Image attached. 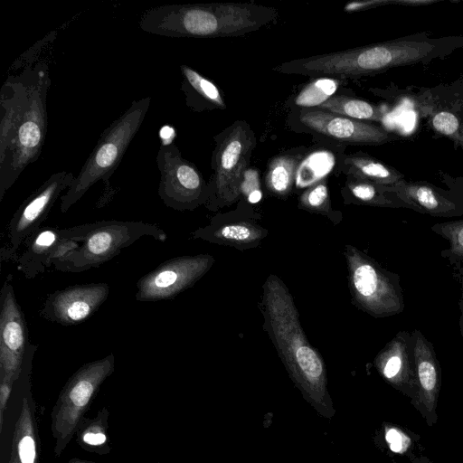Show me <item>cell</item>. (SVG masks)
<instances>
[{"label":"cell","mask_w":463,"mask_h":463,"mask_svg":"<svg viewBox=\"0 0 463 463\" xmlns=\"http://www.w3.org/2000/svg\"><path fill=\"white\" fill-rule=\"evenodd\" d=\"M48 34L12 64L0 90V202L24 170L43 150L48 127L50 57Z\"/></svg>","instance_id":"1"},{"label":"cell","mask_w":463,"mask_h":463,"mask_svg":"<svg viewBox=\"0 0 463 463\" xmlns=\"http://www.w3.org/2000/svg\"><path fill=\"white\" fill-rule=\"evenodd\" d=\"M263 327L290 379L305 400L326 419L335 410L327 388L323 357L307 338L294 298L279 277L270 274L262 286Z\"/></svg>","instance_id":"2"},{"label":"cell","mask_w":463,"mask_h":463,"mask_svg":"<svg viewBox=\"0 0 463 463\" xmlns=\"http://www.w3.org/2000/svg\"><path fill=\"white\" fill-rule=\"evenodd\" d=\"M278 16L273 7L249 3L163 5L145 11L138 25L166 37H238L273 24Z\"/></svg>","instance_id":"3"},{"label":"cell","mask_w":463,"mask_h":463,"mask_svg":"<svg viewBox=\"0 0 463 463\" xmlns=\"http://www.w3.org/2000/svg\"><path fill=\"white\" fill-rule=\"evenodd\" d=\"M438 41L410 36L320 55L298 58L275 66L286 74L310 77L357 78L433 58L441 50Z\"/></svg>","instance_id":"4"},{"label":"cell","mask_w":463,"mask_h":463,"mask_svg":"<svg viewBox=\"0 0 463 463\" xmlns=\"http://www.w3.org/2000/svg\"><path fill=\"white\" fill-rule=\"evenodd\" d=\"M61 236L70 238L79 246L54 261L55 269L82 272L97 268L118 256L138 239L149 236L165 241L167 235L158 225L142 221L103 220L70 228H59Z\"/></svg>","instance_id":"5"},{"label":"cell","mask_w":463,"mask_h":463,"mask_svg":"<svg viewBox=\"0 0 463 463\" xmlns=\"http://www.w3.org/2000/svg\"><path fill=\"white\" fill-rule=\"evenodd\" d=\"M151 104L145 97L130 106L101 133L92 152L71 186L61 196L60 209L65 213L97 182L109 187V178L118 168L131 141L138 132Z\"/></svg>","instance_id":"6"},{"label":"cell","mask_w":463,"mask_h":463,"mask_svg":"<svg viewBox=\"0 0 463 463\" xmlns=\"http://www.w3.org/2000/svg\"><path fill=\"white\" fill-rule=\"evenodd\" d=\"M38 345L29 344L0 425V463H39V432L31 373Z\"/></svg>","instance_id":"7"},{"label":"cell","mask_w":463,"mask_h":463,"mask_svg":"<svg viewBox=\"0 0 463 463\" xmlns=\"http://www.w3.org/2000/svg\"><path fill=\"white\" fill-rule=\"evenodd\" d=\"M115 370V356L103 358L80 366L61 389L51 414V431L55 439L54 454L60 457L76 434L83 415L104 381Z\"/></svg>","instance_id":"8"},{"label":"cell","mask_w":463,"mask_h":463,"mask_svg":"<svg viewBox=\"0 0 463 463\" xmlns=\"http://www.w3.org/2000/svg\"><path fill=\"white\" fill-rule=\"evenodd\" d=\"M212 156L213 176L210 198L205 206L214 211L234 203L241 194V185L256 137L250 125L238 120L215 137Z\"/></svg>","instance_id":"9"},{"label":"cell","mask_w":463,"mask_h":463,"mask_svg":"<svg viewBox=\"0 0 463 463\" xmlns=\"http://www.w3.org/2000/svg\"><path fill=\"white\" fill-rule=\"evenodd\" d=\"M156 161L160 172L158 195L166 207L192 211L207 203L209 184L197 166L183 157L174 142H161Z\"/></svg>","instance_id":"10"},{"label":"cell","mask_w":463,"mask_h":463,"mask_svg":"<svg viewBox=\"0 0 463 463\" xmlns=\"http://www.w3.org/2000/svg\"><path fill=\"white\" fill-rule=\"evenodd\" d=\"M75 175L67 171L52 174L17 208L6 225V243L1 249V260H16L17 251L46 220L51 209Z\"/></svg>","instance_id":"11"},{"label":"cell","mask_w":463,"mask_h":463,"mask_svg":"<svg viewBox=\"0 0 463 463\" xmlns=\"http://www.w3.org/2000/svg\"><path fill=\"white\" fill-rule=\"evenodd\" d=\"M214 262V257L210 254L172 258L138 279L136 299L140 302L172 299L193 287Z\"/></svg>","instance_id":"12"},{"label":"cell","mask_w":463,"mask_h":463,"mask_svg":"<svg viewBox=\"0 0 463 463\" xmlns=\"http://www.w3.org/2000/svg\"><path fill=\"white\" fill-rule=\"evenodd\" d=\"M9 275L0 293V381L19 377L28 345L24 314L17 302Z\"/></svg>","instance_id":"13"},{"label":"cell","mask_w":463,"mask_h":463,"mask_svg":"<svg viewBox=\"0 0 463 463\" xmlns=\"http://www.w3.org/2000/svg\"><path fill=\"white\" fill-rule=\"evenodd\" d=\"M300 123L327 138L354 146H379L398 137L381 126L318 109H302Z\"/></svg>","instance_id":"14"},{"label":"cell","mask_w":463,"mask_h":463,"mask_svg":"<svg viewBox=\"0 0 463 463\" xmlns=\"http://www.w3.org/2000/svg\"><path fill=\"white\" fill-rule=\"evenodd\" d=\"M109 285L104 282L69 286L47 295L40 317L61 326H74L90 317L107 300Z\"/></svg>","instance_id":"15"},{"label":"cell","mask_w":463,"mask_h":463,"mask_svg":"<svg viewBox=\"0 0 463 463\" xmlns=\"http://www.w3.org/2000/svg\"><path fill=\"white\" fill-rule=\"evenodd\" d=\"M344 256L353 302L367 310L378 309L386 292L385 283L378 269L351 245H345Z\"/></svg>","instance_id":"16"},{"label":"cell","mask_w":463,"mask_h":463,"mask_svg":"<svg viewBox=\"0 0 463 463\" xmlns=\"http://www.w3.org/2000/svg\"><path fill=\"white\" fill-rule=\"evenodd\" d=\"M192 235L212 243L247 250L257 247L268 235V231L252 221H224L222 216H216L210 224L198 228Z\"/></svg>","instance_id":"17"},{"label":"cell","mask_w":463,"mask_h":463,"mask_svg":"<svg viewBox=\"0 0 463 463\" xmlns=\"http://www.w3.org/2000/svg\"><path fill=\"white\" fill-rule=\"evenodd\" d=\"M61 240L59 228L40 227L24 242L25 249L15 260L17 269L33 279L51 267L53 251Z\"/></svg>","instance_id":"18"},{"label":"cell","mask_w":463,"mask_h":463,"mask_svg":"<svg viewBox=\"0 0 463 463\" xmlns=\"http://www.w3.org/2000/svg\"><path fill=\"white\" fill-rule=\"evenodd\" d=\"M180 71L181 90L188 107L197 111L213 107L225 109L222 95L213 81L188 65H181Z\"/></svg>","instance_id":"19"},{"label":"cell","mask_w":463,"mask_h":463,"mask_svg":"<svg viewBox=\"0 0 463 463\" xmlns=\"http://www.w3.org/2000/svg\"><path fill=\"white\" fill-rule=\"evenodd\" d=\"M341 166L347 177L383 186L398 184L402 178L392 166L364 154L345 156Z\"/></svg>","instance_id":"20"},{"label":"cell","mask_w":463,"mask_h":463,"mask_svg":"<svg viewBox=\"0 0 463 463\" xmlns=\"http://www.w3.org/2000/svg\"><path fill=\"white\" fill-rule=\"evenodd\" d=\"M300 154H281L273 157L265 174L267 190L277 197H287L296 182L297 171L301 163Z\"/></svg>","instance_id":"21"},{"label":"cell","mask_w":463,"mask_h":463,"mask_svg":"<svg viewBox=\"0 0 463 463\" xmlns=\"http://www.w3.org/2000/svg\"><path fill=\"white\" fill-rule=\"evenodd\" d=\"M317 109L358 120L381 121L380 108L364 99L338 95L333 96Z\"/></svg>","instance_id":"22"},{"label":"cell","mask_w":463,"mask_h":463,"mask_svg":"<svg viewBox=\"0 0 463 463\" xmlns=\"http://www.w3.org/2000/svg\"><path fill=\"white\" fill-rule=\"evenodd\" d=\"M298 208L326 215L335 224L341 221L332 209L326 178L307 187L298 197Z\"/></svg>","instance_id":"23"},{"label":"cell","mask_w":463,"mask_h":463,"mask_svg":"<svg viewBox=\"0 0 463 463\" xmlns=\"http://www.w3.org/2000/svg\"><path fill=\"white\" fill-rule=\"evenodd\" d=\"M339 87L338 79L319 77L303 88L294 99L302 109H317L332 98Z\"/></svg>","instance_id":"24"},{"label":"cell","mask_w":463,"mask_h":463,"mask_svg":"<svg viewBox=\"0 0 463 463\" xmlns=\"http://www.w3.org/2000/svg\"><path fill=\"white\" fill-rule=\"evenodd\" d=\"M334 163L333 156L328 153H316L303 160L298 168L296 184L298 187L311 186L325 179Z\"/></svg>","instance_id":"25"},{"label":"cell","mask_w":463,"mask_h":463,"mask_svg":"<svg viewBox=\"0 0 463 463\" xmlns=\"http://www.w3.org/2000/svg\"><path fill=\"white\" fill-rule=\"evenodd\" d=\"M108 415L109 412L104 409V411H99L96 420L93 419L88 422L82 421L76 432L78 442L90 447H101L106 444L108 441L106 433Z\"/></svg>","instance_id":"26"},{"label":"cell","mask_w":463,"mask_h":463,"mask_svg":"<svg viewBox=\"0 0 463 463\" xmlns=\"http://www.w3.org/2000/svg\"><path fill=\"white\" fill-rule=\"evenodd\" d=\"M380 186L370 182L347 177L345 191L353 201L371 203L379 201Z\"/></svg>","instance_id":"27"},{"label":"cell","mask_w":463,"mask_h":463,"mask_svg":"<svg viewBox=\"0 0 463 463\" xmlns=\"http://www.w3.org/2000/svg\"><path fill=\"white\" fill-rule=\"evenodd\" d=\"M431 124L439 133L450 137H458L459 123L453 113L445 110L439 111L433 116Z\"/></svg>","instance_id":"28"},{"label":"cell","mask_w":463,"mask_h":463,"mask_svg":"<svg viewBox=\"0 0 463 463\" xmlns=\"http://www.w3.org/2000/svg\"><path fill=\"white\" fill-rule=\"evenodd\" d=\"M406 189L411 197L427 209H435L439 204L435 191L428 185L411 184Z\"/></svg>","instance_id":"29"},{"label":"cell","mask_w":463,"mask_h":463,"mask_svg":"<svg viewBox=\"0 0 463 463\" xmlns=\"http://www.w3.org/2000/svg\"><path fill=\"white\" fill-rule=\"evenodd\" d=\"M385 439L390 449L398 453L404 452L411 444V439L396 427L385 428Z\"/></svg>","instance_id":"30"},{"label":"cell","mask_w":463,"mask_h":463,"mask_svg":"<svg viewBox=\"0 0 463 463\" xmlns=\"http://www.w3.org/2000/svg\"><path fill=\"white\" fill-rule=\"evenodd\" d=\"M402 369V359L398 355L389 357L382 365V373L390 382L397 381Z\"/></svg>","instance_id":"31"},{"label":"cell","mask_w":463,"mask_h":463,"mask_svg":"<svg viewBox=\"0 0 463 463\" xmlns=\"http://www.w3.org/2000/svg\"><path fill=\"white\" fill-rule=\"evenodd\" d=\"M434 3L433 1H424V0H399V1H391V4H396V5H411V6H417V5H425Z\"/></svg>","instance_id":"32"},{"label":"cell","mask_w":463,"mask_h":463,"mask_svg":"<svg viewBox=\"0 0 463 463\" xmlns=\"http://www.w3.org/2000/svg\"><path fill=\"white\" fill-rule=\"evenodd\" d=\"M68 463H98V462H94V461H90V460H86V459H81V458H71Z\"/></svg>","instance_id":"33"},{"label":"cell","mask_w":463,"mask_h":463,"mask_svg":"<svg viewBox=\"0 0 463 463\" xmlns=\"http://www.w3.org/2000/svg\"><path fill=\"white\" fill-rule=\"evenodd\" d=\"M458 242L463 248V227L458 233Z\"/></svg>","instance_id":"34"}]
</instances>
